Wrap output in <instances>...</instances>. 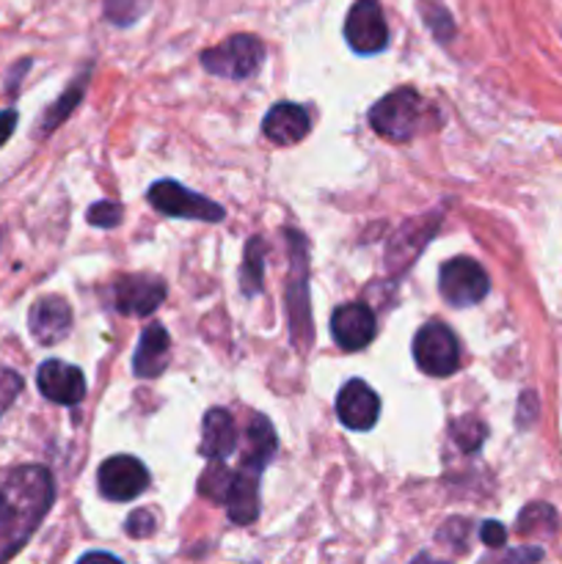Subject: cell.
Wrapping results in <instances>:
<instances>
[{
	"label": "cell",
	"instance_id": "27",
	"mask_svg": "<svg viewBox=\"0 0 562 564\" xmlns=\"http://www.w3.org/2000/svg\"><path fill=\"white\" fill-rule=\"evenodd\" d=\"M479 538H483V543L488 545V549H501V545H505V540H507V532H505V527H501V523L485 521L483 529H479Z\"/></svg>",
	"mask_w": 562,
	"mask_h": 564
},
{
	"label": "cell",
	"instance_id": "29",
	"mask_svg": "<svg viewBox=\"0 0 562 564\" xmlns=\"http://www.w3.org/2000/svg\"><path fill=\"white\" fill-rule=\"evenodd\" d=\"M77 564H121L116 560L114 554H105V551H91V554H86L83 560H77Z\"/></svg>",
	"mask_w": 562,
	"mask_h": 564
},
{
	"label": "cell",
	"instance_id": "30",
	"mask_svg": "<svg viewBox=\"0 0 562 564\" xmlns=\"http://www.w3.org/2000/svg\"><path fill=\"white\" fill-rule=\"evenodd\" d=\"M411 564H444V562H439V560H433V556H417V560H413Z\"/></svg>",
	"mask_w": 562,
	"mask_h": 564
},
{
	"label": "cell",
	"instance_id": "10",
	"mask_svg": "<svg viewBox=\"0 0 562 564\" xmlns=\"http://www.w3.org/2000/svg\"><path fill=\"white\" fill-rule=\"evenodd\" d=\"M165 297V284L154 275L147 273H136V275H125V279L116 281L114 286V301L116 308L127 317H147L152 314L154 308L163 303Z\"/></svg>",
	"mask_w": 562,
	"mask_h": 564
},
{
	"label": "cell",
	"instance_id": "20",
	"mask_svg": "<svg viewBox=\"0 0 562 564\" xmlns=\"http://www.w3.org/2000/svg\"><path fill=\"white\" fill-rule=\"evenodd\" d=\"M231 485H235V474L226 468V463L209 460V466L198 477V496L213 501V505H226L231 494Z\"/></svg>",
	"mask_w": 562,
	"mask_h": 564
},
{
	"label": "cell",
	"instance_id": "16",
	"mask_svg": "<svg viewBox=\"0 0 562 564\" xmlns=\"http://www.w3.org/2000/svg\"><path fill=\"white\" fill-rule=\"evenodd\" d=\"M259 468L240 466L237 471L235 485H231L229 501H226V512H229V521L237 527H248V523L257 521L259 516Z\"/></svg>",
	"mask_w": 562,
	"mask_h": 564
},
{
	"label": "cell",
	"instance_id": "22",
	"mask_svg": "<svg viewBox=\"0 0 562 564\" xmlns=\"http://www.w3.org/2000/svg\"><path fill=\"white\" fill-rule=\"evenodd\" d=\"M450 433L463 452H477L488 438V427L474 416H461L457 422H452Z\"/></svg>",
	"mask_w": 562,
	"mask_h": 564
},
{
	"label": "cell",
	"instance_id": "13",
	"mask_svg": "<svg viewBox=\"0 0 562 564\" xmlns=\"http://www.w3.org/2000/svg\"><path fill=\"white\" fill-rule=\"evenodd\" d=\"M331 336L347 352L364 350L375 339V314L364 303H347L331 314Z\"/></svg>",
	"mask_w": 562,
	"mask_h": 564
},
{
	"label": "cell",
	"instance_id": "11",
	"mask_svg": "<svg viewBox=\"0 0 562 564\" xmlns=\"http://www.w3.org/2000/svg\"><path fill=\"white\" fill-rule=\"evenodd\" d=\"M336 416L347 430H372L380 416V400L364 380H347L336 397Z\"/></svg>",
	"mask_w": 562,
	"mask_h": 564
},
{
	"label": "cell",
	"instance_id": "15",
	"mask_svg": "<svg viewBox=\"0 0 562 564\" xmlns=\"http://www.w3.org/2000/svg\"><path fill=\"white\" fill-rule=\"evenodd\" d=\"M262 130L268 141H273L275 147H295L298 141H303L309 132V113L303 105L295 102H275L268 110L262 121Z\"/></svg>",
	"mask_w": 562,
	"mask_h": 564
},
{
	"label": "cell",
	"instance_id": "21",
	"mask_svg": "<svg viewBox=\"0 0 562 564\" xmlns=\"http://www.w3.org/2000/svg\"><path fill=\"white\" fill-rule=\"evenodd\" d=\"M264 279V242L262 237H251L246 248V262L240 268V284L246 295H257L262 292Z\"/></svg>",
	"mask_w": 562,
	"mask_h": 564
},
{
	"label": "cell",
	"instance_id": "4",
	"mask_svg": "<svg viewBox=\"0 0 562 564\" xmlns=\"http://www.w3.org/2000/svg\"><path fill=\"white\" fill-rule=\"evenodd\" d=\"M292 248V273L287 286V312H290L292 341L306 350L312 345V314H309V262H306V237L298 231H287Z\"/></svg>",
	"mask_w": 562,
	"mask_h": 564
},
{
	"label": "cell",
	"instance_id": "19",
	"mask_svg": "<svg viewBox=\"0 0 562 564\" xmlns=\"http://www.w3.org/2000/svg\"><path fill=\"white\" fill-rule=\"evenodd\" d=\"M275 455V430L264 416H253L246 433V452H242V466H251L262 471L270 457Z\"/></svg>",
	"mask_w": 562,
	"mask_h": 564
},
{
	"label": "cell",
	"instance_id": "1",
	"mask_svg": "<svg viewBox=\"0 0 562 564\" xmlns=\"http://www.w3.org/2000/svg\"><path fill=\"white\" fill-rule=\"evenodd\" d=\"M53 505L47 468H14L0 479V562L14 554Z\"/></svg>",
	"mask_w": 562,
	"mask_h": 564
},
{
	"label": "cell",
	"instance_id": "14",
	"mask_svg": "<svg viewBox=\"0 0 562 564\" xmlns=\"http://www.w3.org/2000/svg\"><path fill=\"white\" fill-rule=\"evenodd\" d=\"M28 328L39 345H55L64 339L72 328V308L64 297L47 295L39 297L28 314Z\"/></svg>",
	"mask_w": 562,
	"mask_h": 564
},
{
	"label": "cell",
	"instance_id": "25",
	"mask_svg": "<svg viewBox=\"0 0 562 564\" xmlns=\"http://www.w3.org/2000/svg\"><path fill=\"white\" fill-rule=\"evenodd\" d=\"M88 224L99 229H114L121 224V207L116 202H97L88 209Z\"/></svg>",
	"mask_w": 562,
	"mask_h": 564
},
{
	"label": "cell",
	"instance_id": "12",
	"mask_svg": "<svg viewBox=\"0 0 562 564\" xmlns=\"http://www.w3.org/2000/svg\"><path fill=\"white\" fill-rule=\"evenodd\" d=\"M36 386L55 405H77L86 397V378L77 367L64 361H44L36 372Z\"/></svg>",
	"mask_w": 562,
	"mask_h": 564
},
{
	"label": "cell",
	"instance_id": "26",
	"mask_svg": "<svg viewBox=\"0 0 562 564\" xmlns=\"http://www.w3.org/2000/svg\"><path fill=\"white\" fill-rule=\"evenodd\" d=\"M125 532L130 534V538H149V534L154 532V516L149 510H136L130 518H127L125 523Z\"/></svg>",
	"mask_w": 562,
	"mask_h": 564
},
{
	"label": "cell",
	"instance_id": "24",
	"mask_svg": "<svg viewBox=\"0 0 562 564\" xmlns=\"http://www.w3.org/2000/svg\"><path fill=\"white\" fill-rule=\"evenodd\" d=\"M102 9L114 25L127 28L141 20L143 11L149 9V0H102Z\"/></svg>",
	"mask_w": 562,
	"mask_h": 564
},
{
	"label": "cell",
	"instance_id": "5",
	"mask_svg": "<svg viewBox=\"0 0 562 564\" xmlns=\"http://www.w3.org/2000/svg\"><path fill=\"white\" fill-rule=\"evenodd\" d=\"M149 204H152L158 213L169 215V218H182V220H207V224H218L224 220V207L215 202H209L202 193H193L187 187H182L174 180H160L149 187L147 193Z\"/></svg>",
	"mask_w": 562,
	"mask_h": 564
},
{
	"label": "cell",
	"instance_id": "18",
	"mask_svg": "<svg viewBox=\"0 0 562 564\" xmlns=\"http://www.w3.org/2000/svg\"><path fill=\"white\" fill-rule=\"evenodd\" d=\"M237 449V430L229 413L224 408H213L204 416L202 433V455L209 460H224Z\"/></svg>",
	"mask_w": 562,
	"mask_h": 564
},
{
	"label": "cell",
	"instance_id": "3",
	"mask_svg": "<svg viewBox=\"0 0 562 564\" xmlns=\"http://www.w3.org/2000/svg\"><path fill=\"white\" fill-rule=\"evenodd\" d=\"M264 61V42L253 33H235L226 42L204 50L202 66L215 77L226 80H246L262 66Z\"/></svg>",
	"mask_w": 562,
	"mask_h": 564
},
{
	"label": "cell",
	"instance_id": "8",
	"mask_svg": "<svg viewBox=\"0 0 562 564\" xmlns=\"http://www.w3.org/2000/svg\"><path fill=\"white\" fill-rule=\"evenodd\" d=\"M488 273L483 270V264L474 262L468 257L450 259V262L441 264L439 270V290L450 306L466 308L474 303L483 301L488 295Z\"/></svg>",
	"mask_w": 562,
	"mask_h": 564
},
{
	"label": "cell",
	"instance_id": "17",
	"mask_svg": "<svg viewBox=\"0 0 562 564\" xmlns=\"http://www.w3.org/2000/svg\"><path fill=\"white\" fill-rule=\"evenodd\" d=\"M169 334H165L163 325L152 323L141 334V341H138L136 358H132V372L138 378H158V375H163L165 367H169Z\"/></svg>",
	"mask_w": 562,
	"mask_h": 564
},
{
	"label": "cell",
	"instance_id": "28",
	"mask_svg": "<svg viewBox=\"0 0 562 564\" xmlns=\"http://www.w3.org/2000/svg\"><path fill=\"white\" fill-rule=\"evenodd\" d=\"M17 127V113L14 110H0V147H3L6 141L11 138V132H14Z\"/></svg>",
	"mask_w": 562,
	"mask_h": 564
},
{
	"label": "cell",
	"instance_id": "2",
	"mask_svg": "<svg viewBox=\"0 0 562 564\" xmlns=\"http://www.w3.org/2000/svg\"><path fill=\"white\" fill-rule=\"evenodd\" d=\"M424 113H428V105H424L422 94L406 86L386 94L383 99L372 105L369 124L386 141H411L422 127Z\"/></svg>",
	"mask_w": 562,
	"mask_h": 564
},
{
	"label": "cell",
	"instance_id": "6",
	"mask_svg": "<svg viewBox=\"0 0 562 564\" xmlns=\"http://www.w3.org/2000/svg\"><path fill=\"white\" fill-rule=\"evenodd\" d=\"M413 358L430 378H450L461 364V345L444 323H428L413 336Z\"/></svg>",
	"mask_w": 562,
	"mask_h": 564
},
{
	"label": "cell",
	"instance_id": "23",
	"mask_svg": "<svg viewBox=\"0 0 562 564\" xmlns=\"http://www.w3.org/2000/svg\"><path fill=\"white\" fill-rule=\"evenodd\" d=\"M86 83H88V72H83V75L77 77L75 83H72L69 91H66L64 97H61L58 102H55L53 108H50L47 119H44V132H53V127L58 124V121H64L66 116H69L72 110H75V105L80 102L83 91H86Z\"/></svg>",
	"mask_w": 562,
	"mask_h": 564
},
{
	"label": "cell",
	"instance_id": "31",
	"mask_svg": "<svg viewBox=\"0 0 562 564\" xmlns=\"http://www.w3.org/2000/svg\"><path fill=\"white\" fill-rule=\"evenodd\" d=\"M441 0H419V9H428V6H439Z\"/></svg>",
	"mask_w": 562,
	"mask_h": 564
},
{
	"label": "cell",
	"instance_id": "9",
	"mask_svg": "<svg viewBox=\"0 0 562 564\" xmlns=\"http://www.w3.org/2000/svg\"><path fill=\"white\" fill-rule=\"evenodd\" d=\"M99 494L108 501H136L149 488V471L138 457L114 455L99 466Z\"/></svg>",
	"mask_w": 562,
	"mask_h": 564
},
{
	"label": "cell",
	"instance_id": "7",
	"mask_svg": "<svg viewBox=\"0 0 562 564\" xmlns=\"http://www.w3.org/2000/svg\"><path fill=\"white\" fill-rule=\"evenodd\" d=\"M345 42L358 55H378L389 47V25L380 0H356L345 17Z\"/></svg>",
	"mask_w": 562,
	"mask_h": 564
}]
</instances>
